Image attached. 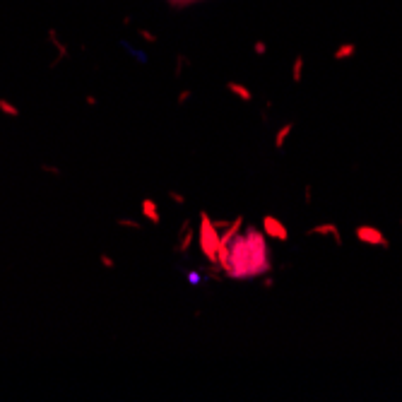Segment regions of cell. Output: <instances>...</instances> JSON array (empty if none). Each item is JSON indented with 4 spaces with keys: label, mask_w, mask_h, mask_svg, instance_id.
I'll return each mask as SVG.
<instances>
[{
    "label": "cell",
    "mask_w": 402,
    "mask_h": 402,
    "mask_svg": "<svg viewBox=\"0 0 402 402\" xmlns=\"http://www.w3.org/2000/svg\"><path fill=\"white\" fill-rule=\"evenodd\" d=\"M311 197H313V190H311V186L306 188V203H311Z\"/></svg>",
    "instance_id": "d6986e66"
},
{
    "label": "cell",
    "mask_w": 402,
    "mask_h": 402,
    "mask_svg": "<svg viewBox=\"0 0 402 402\" xmlns=\"http://www.w3.org/2000/svg\"><path fill=\"white\" fill-rule=\"evenodd\" d=\"M308 236H332L335 246H342V234L335 224H318V227L308 229Z\"/></svg>",
    "instance_id": "8992f818"
},
{
    "label": "cell",
    "mask_w": 402,
    "mask_h": 402,
    "mask_svg": "<svg viewBox=\"0 0 402 402\" xmlns=\"http://www.w3.org/2000/svg\"><path fill=\"white\" fill-rule=\"evenodd\" d=\"M140 210H142V217L150 222V224H162V214H159V205H157V200H152V197H145L142 200V205H140Z\"/></svg>",
    "instance_id": "52a82bcc"
},
{
    "label": "cell",
    "mask_w": 402,
    "mask_h": 402,
    "mask_svg": "<svg viewBox=\"0 0 402 402\" xmlns=\"http://www.w3.org/2000/svg\"><path fill=\"white\" fill-rule=\"evenodd\" d=\"M227 89L231 92L234 96H238L241 102H253V92L246 85H238V82H229L227 85Z\"/></svg>",
    "instance_id": "ba28073f"
},
{
    "label": "cell",
    "mask_w": 402,
    "mask_h": 402,
    "mask_svg": "<svg viewBox=\"0 0 402 402\" xmlns=\"http://www.w3.org/2000/svg\"><path fill=\"white\" fill-rule=\"evenodd\" d=\"M263 234L270 238H275V241H289V229H287V224H282V222L277 219V217H272V214H265V217H263Z\"/></svg>",
    "instance_id": "277c9868"
},
{
    "label": "cell",
    "mask_w": 402,
    "mask_h": 402,
    "mask_svg": "<svg viewBox=\"0 0 402 402\" xmlns=\"http://www.w3.org/2000/svg\"><path fill=\"white\" fill-rule=\"evenodd\" d=\"M188 284H193V287L203 284V277H200V272H188Z\"/></svg>",
    "instance_id": "7c38bea8"
},
{
    "label": "cell",
    "mask_w": 402,
    "mask_h": 402,
    "mask_svg": "<svg viewBox=\"0 0 402 402\" xmlns=\"http://www.w3.org/2000/svg\"><path fill=\"white\" fill-rule=\"evenodd\" d=\"M219 227L217 222L210 217V214L203 210L200 212V227H197V246H200V253L210 265H217V248H219Z\"/></svg>",
    "instance_id": "7a4b0ae2"
},
{
    "label": "cell",
    "mask_w": 402,
    "mask_h": 402,
    "mask_svg": "<svg viewBox=\"0 0 402 402\" xmlns=\"http://www.w3.org/2000/svg\"><path fill=\"white\" fill-rule=\"evenodd\" d=\"M171 5H176V8H186V5H193V3H200V0H169Z\"/></svg>",
    "instance_id": "5bb4252c"
},
{
    "label": "cell",
    "mask_w": 402,
    "mask_h": 402,
    "mask_svg": "<svg viewBox=\"0 0 402 402\" xmlns=\"http://www.w3.org/2000/svg\"><path fill=\"white\" fill-rule=\"evenodd\" d=\"M190 96H193V92H181V94H178V106H183V104L188 102Z\"/></svg>",
    "instance_id": "e0dca14e"
},
{
    "label": "cell",
    "mask_w": 402,
    "mask_h": 402,
    "mask_svg": "<svg viewBox=\"0 0 402 402\" xmlns=\"http://www.w3.org/2000/svg\"><path fill=\"white\" fill-rule=\"evenodd\" d=\"M301 68H304V65H301V58H299V61L294 63V72H292L294 82H299V79H301Z\"/></svg>",
    "instance_id": "4fadbf2b"
},
{
    "label": "cell",
    "mask_w": 402,
    "mask_h": 402,
    "mask_svg": "<svg viewBox=\"0 0 402 402\" xmlns=\"http://www.w3.org/2000/svg\"><path fill=\"white\" fill-rule=\"evenodd\" d=\"M169 200L176 203V205H186V197H183L178 190H169Z\"/></svg>",
    "instance_id": "8fae6325"
},
{
    "label": "cell",
    "mask_w": 402,
    "mask_h": 402,
    "mask_svg": "<svg viewBox=\"0 0 402 402\" xmlns=\"http://www.w3.org/2000/svg\"><path fill=\"white\" fill-rule=\"evenodd\" d=\"M263 284H265V289H272V284H275V282H272V277H268Z\"/></svg>",
    "instance_id": "ac0fdd59"
},
{
    "label": "cell",
    "mask_w": 402,
    "mask_h": 402,
    "mask_svg": "<svg viewBox=\"0 0 402 402\" xmlns=\"http://www.w3.org/2000/svg\"><path fill=\"white\" fill-rule=\"evenodd\" d=\"M354 236L359 244H366V246H378V248H390V241L386 238V234L380 229L371 227V224H361V227L354 229Z\"/></svg>",
    "instance_id": "3957f363"
},
{
    "label": "cell",
    "mask_w": 402,
    "mask_h": 402,
    "mask_svg": "<svg viewBox=\"0 0 402 402\" xmlns=\"http://www.w3.org/2000/svg\"><path fill=\"white\" fill-rule=\"evenodd\" d=\"M118 227H126V229H135V231H140L142 224L137 219H118Z\"/></svg>",
    "instance_id": "30bf717a"
},
{
    "label": "cell",
    "mask_w": 402,
    "mask_h": 402,
    "mask_svg": "<svg viewBox=\"0 0 402 402\" xmlns=\"http://www.w3.org/2000/svg\"><path fill=\"white\" fill-rule=\"evenodd\" d=\"M352 51H354V46H342L337 51V53H335V58H345V55H352Z\"/></svg>",
    "instance_id": "9a60e30c"
},
{
    "label": "cell",
    "mask_w": 402,
    "mask_h": 402,
    "mask_svg": "<svg viewBox=\"0 0 402 402\" xmlns=\"http://www.w3.org/2000/svg\"><path fill=\"white\" fill-rule=\"evenodd\" d=\"M190 246H193V222L186 219L183 222L181 231H178V244H176V253H188Z\"/></svg>",
    "instance_id": "5b68a950"
},
{
    "label": "cell",
    "mask_w": 402,
    "mask_h": 402,
    "mask_svg": "<svg viewBox=\"0 0 402 402\" xmlns=\"http://www.w3.org/2000/svg\"><path fill=\"white\" fill-rule=\"evenodd\" d=\"M241 227H244V217L229 222L217 248V268L236 282L255 279L272 270V253L263 229L246 224L241 234Z\"/></svg>",
    "instance_id": "6da1fadb"
},
{
    "label": "cell",
    "mask_w": 402,
    "mask_h": 402,
    "mask_svg": "<svg viewBox=\"0 0 402 402\" xmlns=\"http://www.w3.org/2000/svg\"><path fill=\"white\" fill-rule=\"evenodd\" d=\"M292 133H294V123H284L275 133V150H284V142H287V137Z\"/></svg>",
    "instance_id": "9c48e42d"
},
{
    "label": "cell",
    "mask_w": 402,
    "mask_h": 402,
    "mask_svg": "<svg viewBox=\"0 0 402 402\" xmlns=\"http://www.w3.org/2000/svg\"><path fill=\"white\" fill-rule=\"evenodd\" d=\"M102 265H104V268H106V270H113V268H116V263L111 260L109 255H102Z\"/></svg>",
    "instance_id": "2e32d148"
}]
</instances>
